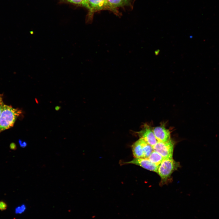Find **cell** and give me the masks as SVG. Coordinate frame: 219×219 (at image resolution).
<instances>
[{
  "label": "cell",
  "instance_id": "obj_1",
  "mask_svg": "<svg viewBox=\"0 0 219 219\" xmlns=\"http://www.w3.org/2000/svg\"><path fill=\"white\" fill-rule=\"evenodd\" d=\"M22 110L4 104L0 117V133L13 127Z\"/></svg>",
  "mask_w": 219,
  "mask_h": 219
},
{
  "label": "cell",
  "instance_id": "obj_2",
  "mask_svg": "<svg viewBox=\"0 0 219 219\" xmlns=\"http://www.w3.org/2000/svg\"><path fill=\"white\" fill-rule=\"evenodd\" d=\"M180 166L179 163L172 158L164 159L158 166L157 172L161 178L160 185L167 183L172 173Z\"/></svg>",
  "mask_w": 219,
  "mask_h": 219
},
{
  "label": "cell",
  "instance_id": "obj_3",
  "mask_svg": "<svg viewBox=\"0 0 219 219\" xmlns=\"http://www.w3.org/2000/svg\"><path fill=\"white\" fill-rule=\"evenodd\" d=\"M131 148L134 158H148L153 151L152 147L141 138L132 144Z\"/></svg>",
  "mask_w": 219,
  "mask_h": 219
},
{
  "label": "cell",
  "instance_id": "obj_4",
  "mask_svg": "<svg viewBox=\"0 0 219 219\" xmlns=\"http://www.w3.org/2000/svg\"><path fill=\"white\" fill-rule=\"evenodd\" d=\"M175 143L172 139L165 142L157 141L152 147L154 151L159 154L164 159L172 158Z\"/></svg>",
  "mask_w": 219,
  "mask_h": 219
},
{
  "label": "cell",
  "instance_id": "obj_5",
  "mask_svg": "<svg viewBox=\"0 0 219 219\" xmlns=\"http://www.w3.org/2000/svg\"><path fill=\"white\" fill-rule=\"evenodd\" d=\"M140 138L153 147L158 141L153 131L152 128L147 124H144L142 129L137 132Z\"/></svg>",
  "mask_w": 219,
  "mask_h": 219
},
{
  "label": "cell",
  "instance_id": "obj_6",
  "mask_svg": "<svg viewBox=\"0 0 219 219\" xmlns=\"http://www.w3.org/2000/svg\"><path fill=\"white\" fill-rule=\"evenodd\" d=\"M121 165L133 164L141 167L148 170L157 173L158 166L151 162L148 158H134L132 160L128 162H121Z\"/></svg>",
  "mask_w": 219,
  "mask_h": 219
},
{
  "label": "cell",
  "instance_id": "obj_7",
  "mask_svg": "<svg viewBox=\"0 0 219 219\" xmlns=\"http://www.w3.org/2000/svg\"><path fill=\"white\" fill-rule=\"evenodd\" d=\"M89 10L91 12L103 10H109L115 11L116 9L110 4L108 0H87Z\"/></svg>",
  "mask_w": 219,
  "mask_h": 219
},
{
  "label": "cell",
  "instance_id": "obj_8",
  "mask_svg": "<svg viewBox=\"0 0 219 219\" xmlns=\"http://www.w3.org/2000/svg\"><path fill=\"white\" fill-rule=\"evenodd\" d=\"M152 130L158 141L165 142L171 139L170 132L163 124L155 127Z\"/></svg>",
  "mask_w": 219,
  "mask_h": 219
},
{
  "label": "cell",
  "instance_id": "obj_9",
  "mask_svg": "<svg viewBox=\"0 0 219 219\" xmlns=\"http://www.w3.org/2000/svg\"><path fill=\"white\" fill-rule=\"evenodd\" d=\"M148 159L151 162L158 166L164 159L159 154L154 150L151 152Z\"/></svg>",
  "mask_w": 219,
  "mask_h": 219
},
{
  "label": "cell",
  "instance_id": "obj_10",
  "mask_svg": "<svg viewBox=\"0 0 219 219\" xmlns=\"http://www.w3.org/2000/svg\"><path fill=\"white\" fill-rule=\"evenodd\" d=\"M63 2H68L85 7L89 9V7L87 0H61Z\"/></svg>",
  "mask_w": 219,
  "mask_h": 219
},
{
  "label": "cell",
  "instance_id": "obj_11",
  "mask_svg": "<svg viewBox=\"0 0 219 219\" xmlns=\"http://www.w3.org/2000/svg\"><path fill=\"white\" fill-rule=\"evenodd\" d=\"M110 5L113 8L120 7L124 5L127 0H108Z\"/></svg>",
  "mask_w": 219,
  "mask_h": 219
},
{
  "label": "cell",
  "instance_id": "obj_12",
  "mask_svg": "<svg viewBox=\"0 0 219 219\" xmlns=\"http://www.w3.org/2000/svg\"><path fill=\"white\" fill-rule=\"evenodd\" d=\"M26 207L25 205L23 204L18 206L15 209V212L16 214H21L26 210Z\"/></svg>",
  "mask_w": 219,
  "mask_h": 219
},
{
  "label": "cell",
  "instance_id": "obj_13",
  "mask_svg": "<svg viewBox=\"0 0 219 219\" xmlns=\"http://www.w3.org/2000/svg\"><path fill=\"white\" fill-rule=\"evenodd\" d=\"M7 207V204L4 201H0V210L2 211L5 210Z\"/></svg>",
  "mask_w": 219,
  "mask_h": 219
},
{
  "label": "cell",
  "instance_id": "obj_14",
  "mask_svg": "<svg viewBox=\"0 0 219 219\" xmlns=\"http://www.w3.org/2000/svg\"><path fill=\"white\" fill-rule=\"evenodd\" d=\"M4 104L3 99L2 95L0 94V117Z\"/></svg>",
  "mask_w": 219,
  "mask_h": 219
},
{
  "label": "cell",
  "instance_id": "obj_15",
  "mask_svg": "<svg viewBox=\"0 0 219 219\" xmlns=\"http://www.w3.org/2000/svg\"><path fill=\"white\" fill-rule=\"evenodd\" d=\"M19 143L20 146L22 148H24L27 145V143L25 141H23L19 139Z\"/></svg>",
  "mask_w": 219,
  "mask_h": 219
},
{
  "label": "cell",
  "instance_id": "obj_16",
  "mask_svg": "<svg viewBox=\"0 0 219 219\" xmlns=\"http://www.w3.org/2000/svg\"><path fill=\"white\" fill-rule=\"evenodd\" d=\"M9 147L11 149L13 150H16L17 149L16 145L15 143L13 142H12L10 144Z\"/></svg>",
  "mask_w": 219,
  "mask_h": 219
},
{
  "label": "cell",
  "instance_id": "obj_17",
  "mask_svg": "<svg viewBox=\"0 0 219 219\" xmlns=\"http://www.w3.org/2000/svg\"><path fill=\"white\" fill-rule=\"evenodd\" d=\"M60 106H57L55 107V109L56 110H58L60 109Z\"/></svg>",
  "mask_w": 219,
  "mask_h": 219
},
{
  "label": "cell",
  "instance_id": "obj_18",
  "mask_svg": "<svg viewBox=\"0 0 219 219\" xmlns=\"http://www.w3.org/2000/svg\"><path fill=\"white\" fill-rule=\"evenodd\" d=\"M159 51L158 50L157 51V50L155 51V54L156 55L158 54V53H159Z\"/></svg>",
  "mask_w": 219,
  "mask_h": 219
}]
</instances>
